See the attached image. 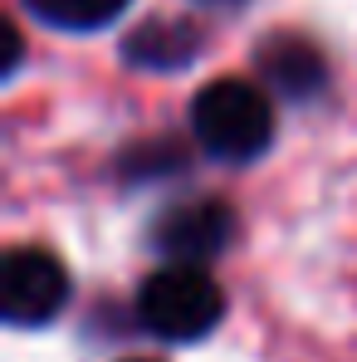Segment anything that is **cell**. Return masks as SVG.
<instances>
[{
	"label": "cell",
	"mask_w": 357,
	"mask_h": 362,
	"mask_svg": "<svg viewBox=\"0 0 357 362\" xmlns=\"http://www.w3.org/2000/svg\"><path fill=\"white\" fill-rule=\"evenodd\" d=\"M191 137L221 162H254L274 142V103L250 78H211L191 98Z\"/></svg>",
	"instance_id": "obj_1"
},
{
	"label": "cell",
	"mask_w": 357,
	"mask_h": 362,
	"mask_svg": "<svg viewBox=\"0 0 357 362\" xmlns=\"http://www.w3.org/2000/svg\"><path fill=\"white\" fill-rule=\"evenodd\" d=\"M226 313L221 284L201 269V264H167L157 274L142 279L137 289V318L147 333L167 338V343H196L206 338Z\"/></svg>",
	"instance_id": "obj_2"
},
{
	"label": "cell",
	"mask_w": 357,
	"mask_h": 362,
	"mask_svg": "<svg viewBox=\"0 0 357 362\" xmlns=\"http://www.w3.org/2000/svg\"><path fill=\"white\" fill-rule=\"evenodd\" d=\"M64 303H69V269L49 250L20 245L0 259V313L15 328L54 323V313Z\"/></svg>",
	"instance_id": "obj_3"
},
{
	"label": "cell",
	"mask_w": 357,
	"mask_h": 362,
	"mask_svg": "<svg viewBox=\"0 0 357 362\" xmlns=\"http://www.w3.org/2000/svg\"><path fill=\"white\" fill-rule=\"evenodd\" d=\"M230 226L235 221L216 196H196V201H181L172 211H162V221L152 226V240L172 264H201V259L226 250Z\"/></svg>",
	"instance_id": "obj_4"
},
{
	"label": "cell",
	"mask_w": 357,
	"mask_h": 362,
	"mask_svg": "<svg viewBox=\"0 0 357 362\" xmlns=\"http://www.w3.org/2000/svg\"><path fill=\"white\" fill-rule=\"evenodd\" d=\"M259 74H264L284 98H308V93H318V88L328 83L323 54H318L308 40H298V35L264 40V49H259Z\"/></svg>",
	"instance_id": "obj_5"
},
{
	"label": "cell",
	"mask_w": 357,
	"mask_h": 362,
	"mask_svg": "<svg viewBox=\"0 0 357 362\" xmlns=\"http://www.w3.org/2000/svg\"><path fill=\"white\" fill-rule=\"evenodd\" d=\"M122 54L137 69H186L201 54V30L191 20H147L122 40Z\"/></svg>",
	"instance_id": "obj_6"
},
{
	"label": "cell",
	"mask_w": 357,
	"mask_h": 362,
	"mask_svg": "<svg viewBox=\"0 0 357 362\" xmlns=\"http://www.w3.org/2000/svg\"><path fill=\"white\" fill-rule=\"evenodd\" d=\"M127 5L132 0H25V10L40 25H49V30H78V35L113 25Z\"/></svg>",
	"instance_id": "obj_7"
},
{
	"label": "cell",
	"mask_w": 357,
	"mask_h": 362,
	"mask_svg": "<svg viewBox=\"0 0 357 362\" xmlns=\"http://www.w3.org/2000/svg\"><path fill=\"white\" fill-rule=\"evenodd\" d=\"M206 5H240V0H206Z\"/></svg>",
	"instance_id": "obj_8"
},
{
	"label": "cell",
	"mask_w": 357,
	"mask_h": 362,
	"mask_svg": "<svg viewBox=\"0 0 357 362\" xmlns=\"http://www.w3.org/2000/svg\"><path fill=\"white\" fill-rule=\"evenodd\" d=\"M132 362H152V358H132Z\"/></svg>",
	"instance_id": "obj_9"
}]
</instances>
